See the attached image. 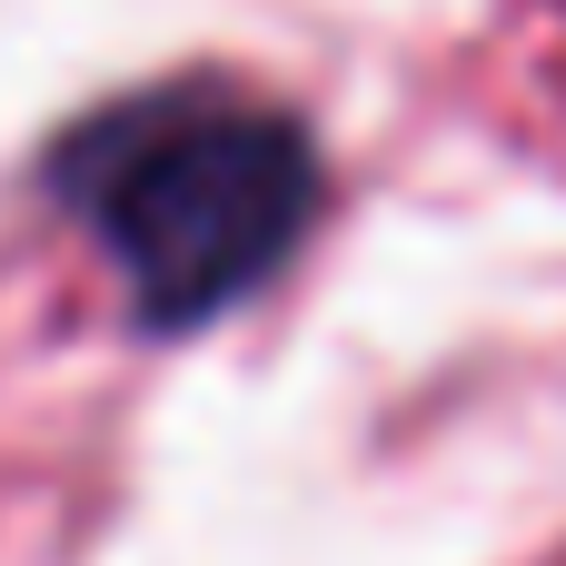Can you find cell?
Masks as SVG:
<instances>
[{"mask_svg": "<svg viewBox=\"0 0 566 566\" xmlns=\"http://www.w3.org/2000/svg\"><path fill=\"white\" fill-rule=\"evenodd\" d=\"M50 189L119 269L129 318L189 338L289 269L328 169L298 109L259 99L249 80H149L60 129Z\"/></svg>", "mask_w": 566, "mask_h": 566, "instance_id": "cell-1", "label": "cell"}]
</instances>
